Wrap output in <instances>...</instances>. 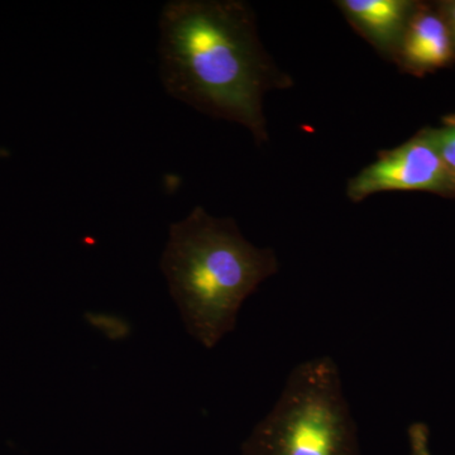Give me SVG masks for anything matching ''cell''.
Returning <instances> with one entry per match:
<instances>
[{
	"mask_svg": "<svg viewBox=\"0 0 455 455\" xmlns=\"http://www.w3.org/2000/svg\"><path fill=\"white\" fill-rule=\"evenodd\" d=\"M337 362L307 359L287 377L276 403L242 444V455H359Z\"/></svg>",
	"mask_w": 455,
	"mask_h": 455,
	"instance_id": "3957f363",
	"label": "cell"
},
{
	"mask_svg": "<svg viewBox=\"0 0 455 455\" xmlns=\"http://www.w3.org/2000/svg\"><path fill=\"white\" fill-rule=\"evenodd\" d=\"M421 191L455 197V180L425 130L395 148L379 152L347 185V197L361 203L374 194Z\"/></svg>",
	"mask_w": 455,
	"mask_h": 455,
	"instance_id": "277c9868",
	"label": "cell"
},
{
	"mask_svg": "<svg viewBox=\"0 0 455 455\" xmlns=\"http://www.w3.org/2000/svg\"><path fill=\"white\" fill-rule=\"evenodd\" d=\"M455 61L451 31L435 3L419 2L401 41L395 64L414 76L434 73Z\"/></svg>",
	"mask_w": 455,
	"mask_h": 455,
	"instance_id": "5b68a950",
	"label": "cell"
},
{
	"mask_svg": "<svg viewBox=\"0 0 455 455\" xmlns=\"http://www.w3.org/2000/svg\"><path fill=\"white\" fill-rule=\"evenodd\" d=\"M440 13L444 17L445 22L451 31V40H453L455 50V0H444V2H436Z\"/></svg>",
	"mask_w": 455,
	"mask_h": 455,
	"instance_id": "9c48e42d",
	"label": "cell"
},
{
	"mask_svg": "<svg viewBox=\"0 0 455 455\" xmlns=\"http://www.w3.org/2000/svg\"><path fill=\"white\" fill-rule=\"evenodd\" d=\"M424 130L455 180V123H443L442 127Z\"/></svg>",
	"mask_w": 455,
	"mask_h": 455,
	"instance_id": "52a82bcc",
	"label": "cell"
},
{
	"mask_svg": "<svg viewBox=\"0 0 455 455\" xmlns=\"http://www.w3.org/2000/svg\"><path fill=\"white\" fill-rule=\"evenodd\" d=\"M410 455H433L430 451V429L423 421H415L407 429Z\"/></svg>",
	"mask_w": 455,
	"mask_h": 455,
	"instance_id": "ba28073f",
	"label": "cell"
},
{
	"mask_svg": "<svg viewBox=\"0 0 455 455\" xmlns=\"http://www.w3.org/2000/svg\"><path fill=\"white\" fill-rule=\"evenodd\" d=\"M443 123H455V113L451 114V116H444V118H443Z\"/></svg>",
	"mask_w": 455,
	"mask_h": 455,
	"instance_id": "30bf717a",
	"label": "cell"
},
{
	"mask_svg": "<svg viewBox=\"0 0 455 455\" xmlns=\"http://www.w3.org/2000/svg\"><path fill=\"white\" fill-rule=\"evenodd\" d=\"M160 267L188 333L212 350L235 331L244 301L280 263L272 248L251 243L233 218L196 206L171 224Z\"/></svg>",
	"mask_w": 455,
	"mask_h": 455,
	"instance_id": "7a4b0ae2",
	"label": "cell"
},
{
	"mask_svg": "<svg viewBox=\"0 0 455 455\" xmlns=\"http://www.w3.org/2000/svg\"><path fill=\"white\" fill-rule=\"evenodd\" d=\"M160 76L164 90L212 118L268 140L265 97L290 89L260 42L256 13L242 0H171L160 17Z\"/></svg>",
	"mask_w": 455,
	"mask_h": 455,
	"instance_id": "6da1fadb",
	"label": "cell"
},
{
	"mask_svg": "<svg viewBox=\"0 0 455 455\" xmlns=\"http://www.w3.org/2000/svg\"><path fill=\"white\" fill-rule=\"evenodd\" d=\"M419 2L414 0H339L343 16L385 59L395 61L410 18Z\"/></svg>",
	"mask_w": 455,
	"mask_h": 455,
	"instance_id": "8992f818",
	"label": "cell"
}]
</instances>
